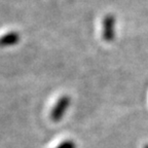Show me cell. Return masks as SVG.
Returning <instances> with one entry per match:
<instances>
[{
  "label": "cell",
  "instance_id": "3",
  "mask_svg": "<svg viewBox=\"0 0 148 148\" xmlns=\"http://www.w3.org/2000/svg\"><path fill=\"white\" fill-rule=\"evenodd\" d=\"M21 40V34L18 31H9L4 35L0 36V49H5L14 46Z\"/></svg>",
  "mask_w": 148,
  "mask_h": 148
},
{
  "label": "cell",
  "instance_id": "1",
  "mask_svg": "<svg viewBox=\"0 0 148 148\" xmlns=\"http://www.w3.org/2000/svg\"><path fill=\"white\" fill-rule=\"evenodd\" d=\"M116 16L113 14H107L102 22V37L106 42L110 43L115 38Z\"/></svg>",
  "mask_w": 148,
  "mask_h": 148
},
{
  "label": "cell",
  "instance_id": "4",
  "mask_svg": "<svg viewBox=\"0 0 148 148\" xmlns=\"http://www.w3.org/2000/svg\"><path fill=\"white\" fill-rule=\"evenodd\" d=\"M55 148H77V145L73 140L68 139V140H65L62 143H60L58 146H56Z\"/></svg>",
  "mask_w": 148,
  "mask_h": 148
},
{
  "label": "cell",
  "instance_id": "5",
  "mask_svg": "<svg viewBox=\"0 0 148 148\" xmlns=\"http://www.w3.org/2000/svg\"><path fill=\"white\" fill-rule=\"evenodd\" d=\"M143 148H148V144H145V145H144V147Z\"/></svg>",
  "mask_w": 148,
  "mask_h": 148
},
{
  "label": "cell",
  "instance_id": "2",
  "mask_svg": "<svg viewBox=\"0 0 148 148\" xmlns=\"http://www.w3.org/2000/svg\"><path fill=\"white\" fill-rule=\"evenodd\" d=\"M71 104V97L68 95H63L58 99L51 112V119L55 123H58L63 118L66 111Z\"/></svg>",
  "mask_w": 148,
  "mask_h": 148
}]
</instances>
